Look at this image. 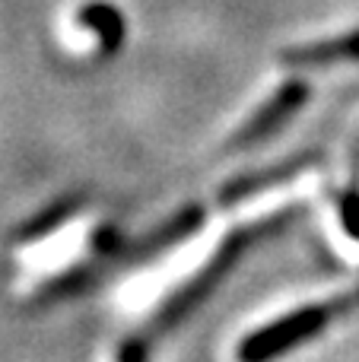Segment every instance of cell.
Here are the masks:
<instances>
[{"label": "cell", "instance_id": "5b68a950", "mask_svg": "<svg viewBox=\"0 0 359 362\" xmlns=\"http://www.w3.org/2000/svg\"><path fill=\"white\" fill-rule=\"evenodd\" d=\"M76 25H80V29L95 32L99 48H105V51H114L121 45V38H124V19H121V13L114 10V6H108V4L83 6V10L76 13Z\"/></svg>", "mask_w": 359, "mask_h": 362}, {"label": "cell", "instance_id": "8992f818", "mask_svg": "<svg viewBox=\"0 0 359 362\" xmlns=\"http://www.w3.org/2000/svg\"><path fill=\"white\" fill-rule=\"evenodd\" d=\"M112 362H143V353H140V346H134V344H121L118 350L112 353Z\"/></svg>", "mask_w": 359, "mask_h": 362}, {"label": "cell", "instance_id": "6da1fadb", "mask_svg": "<svg viewBox=\"0 0 359 362\" xmlns=\"http://www.w3.org/2000/svg\"><path fill=\"white\" fill-rule=\"evenodd\" d=\"M93 248H99V229L80 219H67L29 238L16 251V270L32 283L61 280L80 270V264L93 257Z\"/></svg>", "mask_w": 359, "mask_h": 362}, {"label": "cell", "instance_id": "277c9868", "mask_svg": "<svg viewBox=\"0 0 359 362\" xmlns=\"http://www.w3.org/2000/svg\"><path fill=\"white\" fill-rule=\"evenodd\" d=\"M359 61V29L334 38H318L309 45H290L280 51V64L286 67H324V64Z\"/></svg>", "mask_w": 359, "mask_h": 362}, {"label": "cell", "instance_id": "7a4b0ae2", "mask_svg": "<svg viewBox=\"0 0 359 362\" xmlns=\"http://www.w3.org/2000/svg\"><path fill=\"white\" fill-rule=\"evenodd\" d=\"M328 299H315L299 308H290V312H280L277 318H267L264 325H258L252 334H245L239 340V362H271L283 356L296 344H305L309 337H315L328 325Z\"/></svg>", "mask_w": 359, "mask_h": 362}, {"label": "cell", "instance_id": "3957f363", "mask_svg": "<svg viewBox=\"0 0 359 362\" xmlns=\"http://www.w3.org/2000/svg\"><path fill=\"white\" fill-rule=\"evenodd\" d=\"M305 95H309V86H305V83H283L277 93H271L245 121H242V127L233 134L229 146H245V144H254V140L267 137V134H273L299 105H302Z\"/></svg>", "mask_w": 359, "mask_h": 362}]
</instances>
